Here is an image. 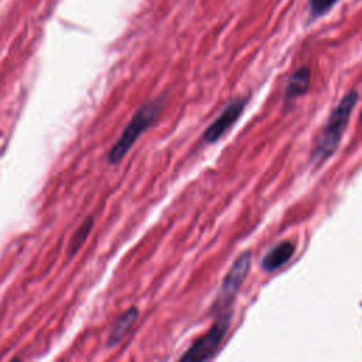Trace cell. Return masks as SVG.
<instances>
[{"instance_id":"3957f363","label":"cell","mask_w":362,"mask_h":362,"mask_svg":"<svg viewBox=\"0 0 362 362\" xmlns=\"http://www.w3.org/2000/svg\"><path fill=\"white\" fill-rule=\"evenodd\" d=\"M229 325H230V311L221 313L216 321L209 328V331L201 338H198L184 352V355H181L180 359L188 361V362H197V361H206L212 358L216 354L223 338L226 337Z\"/></svg>"},{"instance_id":"8992f818","label":"cell","mask_w":362,"mask_h":362,"mask_svg":"<svg viewBox=\"0 0 362 362\" xmlns=\"http://www.w3.org/2000/svg\"><path fill=\"white\" fill-rule=\"evenodd\" d=\"M296 246L290 240H283L273 246L262 259V269L266 272H273L284 266L294 255Z\"/></svg>"},{"instance_id":"6da1fadb","label":"cell","mask_w":362,"mask_h":362,"mask_svg":"<svg viewBox=\"0 0 362 362\" xmlns=\"http://www.w3.org/2000/svg\"><path fill=\"white\" fill-rule=\"evenodd\" d=\"M358 90L352 89L349 90L335 106V109L332 110V113L329 115L321 136L318 137L313 151H311V161L315 165H321L322 163H325L331 154L337 150L342 134L346 129L348 120L351 117V112L355 107L356 102H358Z\"/></svg>"},{"instance_id":"30bf717a","label":"cell","mask_w":362,"mask_h":362,"mask_svg":"<svg viewBox=\"0 0 362 362\" xmlns=\"http://www.w3.org/2000/svg\"><path fill=\"white\" fill-rule=\"evenodd\" d=\"M338 0H310V10L314 17L327 13Z\"/></svg>"},{"instance_id":"52a82bcc","label":"cell","mask_w":362,"mask_h":362,"mask_svg":"<svg viewBox=\"0 0 362 362\" xmlns=\"http://www.w3.org/2000/svg\"><path fill=\"white\" fill-rule=\"evenodd\" d=\"M137 317H139V310L136 307H130L124 313H122L112 324L110 332L107 335V346H116L124 338V335L130 331Z\"/></svg>"},{"instance_id":"277c9868","label":"cell","mask_w":362,"mask_h":362,"mask_svg":"<svg viewBox=\"0 0 362 362\" xmlns=\"http://www.w3.org/2000/svg\"><path fill=\"white\" fill-rule=\"evenodd\" d=\"M250 260H252V253L250 250L243 252L239 255V257L235 260L229 272L222 280L221 290L212 304V313H225L230 311V305L243 283V280L247 276L249 267H250Z\"/></svg>"},{"instance_id":"5b68a950","label":"cell","mask_w":362,"mask_h":362,"mask_svg":"<svg viewBox=\"0 0 362 362\" xmlns=\"http://www.w3.org/2000/svg\"><path fill=\"white\" fill-rule=\"evenodd\" d=\"M246 106L245 98H235L230 100L226 107L219 113V116L205 129L202 139L206 143H215L219 140L240 117L243 109Z\"/></svg>"},{"instance_id":"9c48e42d","label":"cell","mask_w":362,"mask_h":362,"mask_svg":"<svg viewBox=\"0 0 362 362\" xmlns=\"http://www.w3.org/2000/svg\"><path fill=\"white\" fill-rule=\"evenodd\" d=\"M92 226H93V218L88 216L79 225V228L74 232V235L71 236L69 243H68V255L69 256H74L82 247V245L86 242V239L92 230Z\"/></svg>"},{"instance_id":"ba28073f","label":"cell","mask_w":362,"mask_h":362,"mask_svg":"<svg viewBox=\"0 0 362 362\" xmlns=\"http://www.w3.org/2000/svg\"><path fill=\"white\" fill-rule=\"evenodd\" d=\"M308 86H310V69L307 66L298 68L290 75L287 81V86L284 90V102L291 103L296 98L305 93Z\"/></svg>"},{"instance_id":"7a4b0ae2","label":"cell","mask_w":362,"mask_h":362,"mask_svg":"<svg viewBox=\"0 0 362 362\" xmlns=\"http://www.w3.org/2000/svg\"><path fill=\"white\" fill-rule=\"evenodd\" d=\"M163 98L150 100L148 103L143 105L132 117L126 129L122 132L117 141L112 146L107 153V161L110 164H117L123 160V157L130 151L136 140L156 122L161 109H163Z\"/></svg>"},{"instance_id":"8fae6325","label":"cell","mask_w":362,"mask_h":362,"mask_svg":"<svg viewBox=\"0 0 362 362\" xmlns=\"http://www.w3.org/2000/svg\"><path fill=\"white\" fill-rule=\"evenodd\" d=\"M361 120H362V110H361Z\"/></svg>"}]
</instances>
